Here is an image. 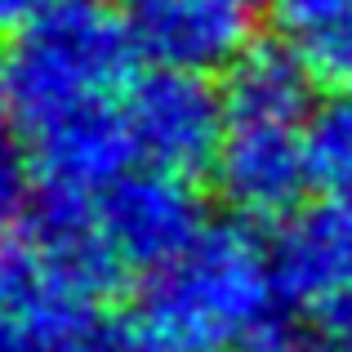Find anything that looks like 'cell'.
<instances>
[{
	"label": "cell",
	"mask_w": 352,
	"mask_h": 352,
	"mask_svg": "<svg viewBox=\"0 0 352 352\" xmlns=\"http://www.w3.org/2000/svg\"><path fill=\"white\" fill-rule=\"evenodd\" d=\"M272 299L267 245L241 223H210L192 250L147 272L138 312L165 352H223L272 321Z\"/></svg>",
	"instance_id": "cell-1"
},
{
	"label": "cell",
	"mask_w": 352,
	"mask_h": 352,
	"mask_svg": "<svg viewBox=\"0 0 352 352\" xmlns=\"http://www.w3.org/2000/svg\"><path fill=\"white\" fill-rule=\"evenodd\" d=\"M9 58L14 116L27 129L80 103L116 98L129 85L138 45L125 9L107 0H50L32 27H23Z\"/></svg>",
	"instance_id": "cell-2"
},
{
	"label": "cell",
	"mask_w": 352,
	"mask_h": 352,
	"mask_svg": "<svg viewBox=\"0 0 352 352\" xmlns=\"http://www.w3.org/2000/svg\"><path fill=\"white\" fill-rule=\"evenodd\" d=\"M125 120L134 134L138 161L170 174L214 170L228 138V98L206 80V72L152 67L147 76L129 80L125 89Z\"/></svg>",
	"instance_id": "cell-3"
},
{
	"label": "cell",
	"mask_w": 352,
	"mask_h": 352,
	"mask_svg": "<svg viewBox=\"0 0 352 352\" xmlns=\"http://www.w3.org/2000/svg\"><path fill=\"white\" fill-rule=\"evenodd\" d=\"M94 219L107 245L120 254V263L138 267V272H156V267L174 263L210 228L206 201L197 197L192 179L156 170V165L125 170L112 188L98 192Z\"/></svg>",
	"instance_id": "cell-4"
},
{
	"label": "cell",
	"mask_w": 352,
	"mask_h": 352,
	"mask_svg": "<svg viewBox=\"0 0 352 352\" xmlns=\"http://www.w3.org/2000/svg\"><path fill=\"white\" fill-rule=\"evenodd\" d=\"M214 188L232 214L250 223H281L312 188L303 125L281 120H232L214 161Z\"/></svg>",
	"instance_id": "cell-5"
},
{
	"label": "cell",
	"mask_w": 352,
	"mask_h": 352,
	"mask_svg": "<svg viewBox=\"0 0 352 352\" xmlns=\"http://www.w3.org/2000/svg\"><path fill=\"white\" fill-rule=\"evenodd\" d=\"M27 134H32L36 192H50V197L98 201V192L112 188L138 156L125 107H116L112 98L67 107L32 125Z\"/></svg>",
	"instance_id": "cell-6"
},
{
	"label": "cell",
	"mask_w": 352,
	"mask_h": 352,
	"mask_svg": "<svg viewBox=\"0 0 352 352\" xmlns=\"http://www.w3.org/2000/svg\"><path fill=\"white\" fill-rule=\"evenodd\" d=\"M125 23L152 67L214 72L250 50L245 0H125Z\"/></svg>",
	"instance_id": "cell-7"
},
{
	"label": "cell",
	"mask_w": 352,
	"mask_h": 352,
	"mask_svg": "<svg viewBox=\"0 0 352 352\" xmlns=\"http://www.w3.org/2000/svg\"><path fill=\"white\" fill-rule=\"evenodd\" d=\"M267 258L281 299L321 308L352 276V206L321 197V206L294 210L281 219Z\"/></svg>",
	"instance_id": "cell-8"
},
{
	"label": "cell",
	"mask_w": 352,
	"mask_h": 352,
	"mask_svg": "<svg viewBox=\"0 0 352 352\" xmlns=\"http://www.w3.org/2000/svg\"><path fill=\"white\" fill-rule=\"evenodd\" d=\"M308 85L312 72L299 63L290 45H250L228 67V116L232 120H281L303 125L308 120Z\"/></svg>",
	"instance_id": "cell-9"
},
{
	"label": "cell",
	"mask_w": 352,
	"mask_h": 352,
	"mask_svg": "<svg viewBox=\"0 0 352 352\" xmlns=\"http://www.w3.org/2000/svg\"><path fill=\"white\" fill-rule=\"evenodd\" d=\"M272 23L312 80L352 94V0H272Z\"/></svg>",
	"instance_id": "cell-10"
},
{
	"label": "cell",
	"mask_w": 352,
	"mask_h": 352,
	"mask_svg": "<svg viewBox=\"0 0 352 352\" xmlns=\"http://www.w3.org/2000/svg\"><path fill=\"white\" fill-rule=\"evenodd\" d=\"M303 152H308L312 188L326 201L352 206V94L330 89L303 120Z\"/></svg>",
	"instance_id": "cell-11"
},
{
	"label": "cell",
	"mask_w": 352,
	"mask_h": 352,
	"mask_svg": "<svg viewBox=\"0 0 352 352\" xmlns=\"http://www.w3.org/2000/svg\"><path fill=\"white\" fill-rule=\"evenodd\" d=\"M36 201V165L14 138L0 129V236L14 232Z\"/></svg>",
	"instance_id": "cell-12"
},
{
	"label": "cell",
	"mask_w": 352,
	"mask_h": 352,
	"mask_svg": "<svg viewBox=\"0 0 352 352\" xmlns=\"http://www.w3.org/2000/svg\"><path fill=\"white\" fill-rule=\"evenodd\" d=\"M89 326H50V321L0 317V352H89Z\"/></svg>",
	"instance_id": "cell-13"
},
{
	"label": "cell",
	"mask_w": 352,
	"mask_h": 352,
	"mask_svg": "<svg viewBox=\"0 0 352 352\" xmlns=\"http://www.w3.org/2000/svg\"><path fill=\"white\" fill-rule=\"evenodd\" d=\"M85 344H89V352H165L138 308L134 312H98L85 330Z\"/></svg>",
	"instance_id": "cell-14"
},
{
	"label": "cell",
	"mask_w": 352,
	"mask_h": 352,
	"mask_svg": "<svg viewBox=\"0 0 352 352\" xmlns=\"http://www.w3.org/2000/svg\"><path fill=\"white\" fill-rule=\"evenodd\" d=\"M241 352H352L339 335H330L326 326L321 330H299V326H276L267 321L254 339H245Z\"/></svg>",
	"instance_id": "cell-15"
},
{
	"label": "cell",
	"mask_w": 352,
	"mask_h": 352,
	"mask_svg": "<svg viewBox=\"0 0 352 352\" xmlns=\"http://www.w3.org/2000/svg\"><path fill=\"white\" fill-rule=\"evenodd\" d=\"M317 312H321V326H326L330 335H339V339L352 348V276L339 285L335 294H330L326 303H321Z\"/></svg>",
	"instance_id": "cell-16"
},
{
	"label": "cell",
	"mask_w": 352,
	"mask_h": 352,
	"mask_svg": "<svg viewBox=\"0 0 352 352\" xmlns=\"http://www.w3.org/2000/svg\"><path fill=\"white\" fill-rule=\"evenodd\" d=\"M50 0H0V36H18L45 14Z\"/></svg>",
	"instance_id": "cell-17"
},
{
	"label": "cell",
	"mask_w": 352,
	"mask_h": 352,
	"mask_svg": "<svg viewBox=\"0 0 352 352\" xmlns=\"http://www.w3.org/2000/svg\"><path fill=\"white\" fill-rule=\"evenodd\" d=\"M14 116V80H9V58L0 54V129Z\"/></svg>",
	"instance_id": "cell-18"
},
{
	"label": "cell",
	"mask_w": 352,
	"mask_h": 352,
	"mask_svg": "<svg viewBox=\"0 0 352 352\" xmlns=\"http://www.w3.org/2000/svg\"><path fill=\"white\" fill-rule=\"evenodd\" d=\"M245 5H254V0H245Z\"/></svg>",
	"instance_id": "cell-19"
}]
</instances>
